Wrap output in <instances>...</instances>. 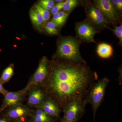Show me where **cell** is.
Listing matches in <instances>:
<instances>
[{"label":"cell","instance_id":"obj_2","mask_svg":"<svg viewBox=\"0 0 122 122\" xmlns=\"http://www.w3.org/2000/svg\"><path fill=\"white\" fill-rule=\"evenodd\" d=\"M80 42L72 37L61 39L58 46L57 56L62 60L77 63L86 64L79 52Z\"/></svg>","mask_w":122,"mask_h":122},{"label":"cell","instance_id":"obj_19","mask_svg":"<svg viewBox=\"0 0 122 122\" xmlns=\"http://www.w3.org/2000/svg\"><path fill=\"white\" fill-rule=\"evenodd\" d=\"M57 26L52 21H49L46 24L45 27L46 31L51 35H55L58 34Z\"/></svg>","mask_w":122,"mask_h":122},{"label":"cell","instance_id":"obj_15","mask_svg":"<svg viewBox=\"0 0 122 122\" xmlns=\"http://www.w3.org/2000/svg\"><path fill=\"white\" fill-rule=\"evenodd\" d=\"M30 16L31 21L36 28L40 29L44 23L43 17L35 10L31 9L30 11Z\"/></svg>","mask_w":122,"mask_h":122},{"label":"cell","instance_id":"obj_20","mask_svg":"<svg viewBox=\"0 0 122 122\" xmlns=\"http://www.w3.org/2000/svg\"><path fill=\"white\" fill-rule=\"evenodd\" d=\"M39 5L42 9L49 11L54 7V2L52 0H42L40 1Z\"/></svg>","mask_w":122,"mask_h":122},{"label":"cell","instance_id":"obj_11","mask_svg":"<svg viewBox=\"0 0 122 122\" xmlns=\"http://www.w3.org/2000/svg\"><path fill=\"white\" fill-rule=\"evenodd\" d=\"M27 104L30 107L39 108L47 98L45 92L40 86H34L29 90Z\"/></svg>","mask_w":122,"mask_h":122},{"label":"cell","instance_id":"obj_22","mask_svg":"<svg viewBox=\"0 0 122 122\" xmlns=\"http://www.w3.org/2000/svg\"><path fill=\"white\" fill-rule=\"evenodd\" d=\"M51 21H52L57 27L62 26L64 25L59 17L58 13L53 15Z\"/></svg>","mask_w":122,"mask_h":122},{"label":"cell","instance_id":"obj_27","mask_svg":"<svg viewBox=\"0 0 122 122\" xmlns=\"http://www.w3.org/2000/svg\"><path fill=\"white\" fill-rule=\"evenodd\" d=\"M8 91L5 89L3 84L0 82V93L4 96L5 94L7 93Z\"/></svg>","mask_w":122,"mask_h":122},{"label":"cell","instance_id":"obj_28","mask_svg":"<svg viewBox=\"0 0 122 122\" xmlns=\"http://www.w3.org/2000/svg\"><path fill=\"white\" fill-rule=\"evenodd\" d=\"M0 122H12L8 119L0 116Z\"/></svg>","mask_w":122,"mask_h":122},{"label":"cell","instance_id":"obj_16","mask_svg":"<svg viewBox=\"0 0 122 122\" xmlns=\"http://www.w3.org/2000/svg\"><path fill=\"white\" fill-rule=\"evenodd\" d=\"M14 74V70L12 65L9 66L2 72L0 77V82L4 85L10 81Z\"/></svg>","mask_w":122,"mask_h":122},{"label":"cell","instance_id":"obj_23","mask_svg":"<svg viewBox=\"0 0 122 122\" xmlns=\"http://www.w3.org/2000/svg\"><path fill=\"white\" fill-rule=\"evenodd\" d=\"M63 1L57 3L51 9V13L53 15L59 13L61 9H62L63 4Z\"/></svg>","mask_w":122,"mask_h":122},{"label":"cell","instance_id":"obj_25","mask_svg":"<svg viewBox=\"0 0 122 122\" xmlns=\"http://www.w3.org/2000/svg\"><path fill=\"white\" fill-rule=\"evenodd\" d=\"M112 4L114 5L116 8L120 11L122 9V0H112Z\"/></svg>","mask_w":122,"mask_h":122},{"label":"cell","instance_id":"obj_6","mask_svg":"<svg viewBox=\"0 0 122 122\" xmlns=\"http://www.w3.org/2000/svg\"><path fill=\"white\" fill-rule=\"evenodd\" d=\"M33 111L22 103L7 108L0 114V116L12 121L21 118H30Z\"/></svg>","mask_w":122,"mask_h":122},{"label":"cell","instance_id":"obj_13","mask_svg":"<svg viewBox=\"0 0 122 122\" xmlns=\"http://www.w3.org/2000/svg\"><path fill=\"white\" fill-rule=\"evenodd\" d=\"M29 119L30 122H55L56 119L48 115L39 108H36L33 111Z\"/></svg>","mask_w":122,"mask_h":122},{"label":"cell","instance_id":"obj_9","mask_svg":"<svg viewBox=\"0 0 122 122\" xmlns=\"http://www.w3.org/2000/svg\"><path fill=\"white\" fill-rule=\"evenodd\" d=\"M75 30L77 36L81 41L88 42H95L94 36L96 33V31L88 21L77 23Z\"/></svg>","mask_w":122,"mask_h":122},{"label":"cell","instance_id":"obj_31","mask_svg":"<svg viewBox=\"0 0 122 122\" xmlns=\"http://www.w3.org/2000/svg\"></svg>","mask_w":122,"mask_h":122},{"label":"cell","instance_id":"obj_3","mask_svg":"<svg viewBox=\"0 0 122 122\" xmlns=\"http://www.w3.org/2000/svg\"><path fill=\"white\" fill-rule=\"evenodd\" d=\"M109 81V79L107 77L96 81L92 86L87 96L84 99L87 104L90 103L92 107L94 122L96 112L102 102Z\"/></svg>","mask_w":122,"mask_h":122},{"label":"cell","instance_id":"obj_10","mask_svg":"<svg viewBox=\"0 0 122 122\" xmlns=\"http://www.w3.org/2000/svg\"><path fill=\"white\" fill-rule=\"evenodd\" d=\"M86 4L85 10L90 22L99 27L106 26L109 22L95 4L92 3H87Z\"/></svg>","mask_w":122,"mask_h":122},{"label":"cell","instance_id":"obj_7","mask_svg":"<svg viewBox=\"0 0 122 122\" xmlns=\"http://www.w3.org/2000/svg\"><path fill=\"white\" fill-rule=\"evenodd\" d=\"M94 2L108 22L116 24L120 21L119 16L116 13L111 1L97 0L94 1Z\"/></svg>","mask_w":122,"mask_h":122},{"label":"cell","instance_id":"obj_12","mask_svg":"<svg viewBox=\"0 0 122 122\" xmlns=\"http://www.w3.org/2000/svg\"><path fill=\"white\" fill-rule=\"evenodd\" d=\"M42 109L48 115L55 118L59 119V115L62 110L56 102L52 99L47 97L39 107Z\"/></svg>","mask_w":122,"mask_h":122},{"label":"cell","instance_id":"obj_5","mask_svg":"<svg viewBox=\"0 0 122 122\" xmlns=\"http://www.w3.org/2000/svg\"><path fill=\"white\" fill-rule=\"evenodd\" d=\"M49 67V62L46 57H44L40 61L36 70L24 88L28 91L33 86H40L47 77Z\"/></svg>","mask_w":122,"mask_h":122},{"label":"cell","instance_id":"obj_14","mask_svg":"<svg viewBox=\"0 0 122 122\" xmlns=\"http://www.w3.org/2000/svg\"><path fill=\"white\" fill-rule=\"evenodd\" d=\"M96 52L100 57L107 59L113 55V50L110 45L102 43L99 44L98 46Z\"/></svg>","mask_w":122,"mask_h":122},{"label":"cell","instance_id":"obj_18","mask_svg":"<svg viewBox=\"0 0 122 122\" xmlns=\"http://www.w3.org/2000/svg\"><path fill=\"white\" fill-rule=\"evenodd\" d=\"M35 11L41 15L44 19V23H45L49 20L50 17V14L49 11L45 10L41 7L39 4L35 5Z\"/></svg>","mask_w":122,"mask_h":122},{"label":"cell","instance_id":"obj_30","mask_svg":"<svg viewBox=\"0 0 122 122\" xmlns=\"http://www.w3.org/2000/svg\"><path fill=\"white\" fill-rule=\"evenodd\" d=\"M55 1H56V2H62V1H63V0H55Z\"/></svg>","mask_w":122,"mask_h":122},{"label":"cell","instance_id":"obj_24","mask_svg":"<svg viewBox=\"0 0 122 122\" xmlns=\"http://www.w3.org/2000/svg\"><path fill=\"white\" fill-rule=\"evenodd\" d=\"M58 14L62 23L63 24H65L68 17L69 13L68 12H65L64 11H61L58 13Z\"/></svg>","mask_w":122,"mask_h":122},{"label":"cell","instance_id":"obj_29","mask_svg":"<svg viewBox=\"0 0 122 122\" xmlns=\"http://www.w3.org/2000/svg\"><path fill=\"white\" fill-rule=\"evenodd\" d=\"M61 122H72V121H68V120H65V119H63L62 118V119H61Z\"/></svg>","mask_w":122,"mask_h":122},{"label":"cell","instance_id":"obj_4","mask_svg":"<svg viewBox=\"0 0 122 122\" xmlns=\"http://www.w3.org/2000/svg\"><path fill=\"white\" fill-rule=\"evenodd\" d=\"M87 103L86 100H77L72 101L63 107V119L68 121L77 122L83 115Z\"/></svg>","mask_w":122,"mask_h":122},{"label":"cell","instance_id":"obj_17","mask_svg":"<svg viewBox=\"0 0 122 122\" xmlns=\"http://www.w3.org/2000/svg\"><path fill=\"white\" fill-rule=\"evenodd\" d=\"M78 1L76 0H67L63 2L62 9L69 12L72 11L78 5Z\"/></svg>","mask_w":122,"mask_h":122},{"label":"cell","instance_id":"obj_1","mask_svg":"<svg viewBox=\"0 0 122 122\" xmlns=\"http://www.w3.org/2000/svg\"><path fill=\"white\" fill-rule=\"evenodd\" d=\"M98 79L97 73L86 64L62 59L49 62L48 75L40 86L62 109L72 101L84 100Z\"/></svg>","mask_w":122,"mask_h":122},{"label":"cell","instance_id":"obj_26","mask_svg":"<svg viewBox=\"0 0 122 122\" xmlns=\"http://www.w3.org/2000/svg\"><path fill=\"white\" fill-rule=\"evenodd\" d=\"M12 122H30L29 118L22 117L12 120Z\"/></svg>","mask_w":122,"mask_h":122},{"label":"cell","instance_id":"obj_8","mask_svg":"<svg viewBox=\"0 0 122 122\" xmlns=\"http://www.w3.org/2000/svg\"><path fill=\"white\" fill-rule=\"evenodd\" d=\"M28 92L25 88L18 91H8L4 95V97L0 107V114L10 107L22 103Z\"/></svg>","mask_w":122,"mask_h":122},{"label":"cell","instance_id":"obj_21","mask_svg":"<svg viewBox=\"0 0 122 122\" xmlns=\"http://www.w3.org/2000/svg\"><path fill=\"white\" fill-rule=\"evenodd\" d=\"M112 30L116 36L119 39L120 45L122 43V24L118 26L115 27L114 28L112 29Z\"/></svg>","mask_w":122,"mask_h":122}]
</instances>
